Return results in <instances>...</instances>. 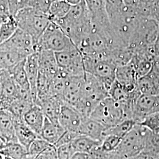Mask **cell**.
<instances>
[{
	"instance_id": "cell-1",
	"label": "cell",
	"mask_w": 159,
	"mask_h": 159,
	"mask_svg": "<svg viewBox=\"0 0 159 159\" xmlns=\"http://www.w3.org/2000/svg\"><path fill=\"white\" fill-rule=\"evenodd\" d=\"M109 96L102 82L93 75L85 73L83 87V98L77 110L84 117H89L97 105Z\"/></svg>"
},
{
	"instance_id": "cell-2",
	"label": "cell",
	"mask_w": 159,
	"mask_h": 159,
	"mask_svg": "<svg viewBox=\"0 0 159 159\" xmlns=\"http://www.w3.org/2000/svg\"><path fill=\"white\" fill-rule=\"evenodd\" d=\"M14 18L17 21L18 28L33 37L35 45L51 21L47 14L30 7L20 11Z\"/></svg>"
},
{
	"instance_id": "cell-3",
	"label": "cell",
	"mask_w": 159,
	"mask_h": 159,
	"mask_svg": "<svg viewBox=\"0 0 159 159\" xmlns=\"http://www.w3.org/2000/svg\"><path fill=\"white\" fill-rule=\"evenodd\" d=\"M152 131L136 124L124 137L114 152L123 159L134 157L140 154L146 148L148 138Z\"/></svg>"
},
{
	"instance_id": "cell-4",
	"label": "cell",
	"mask_w": 159,
	"mask_h": 159,
	"mask_svg": "<svg viewBox=\"0 0 159 159\" xmlns=\"http://www.w3.org/2000/svg\"><path fill=\"white\" fill-rule=\"evenodd\" d=\"M89 117L100 123L106 129L127 119L122 104L110 96L97 105Z\"/></svg>"
},
{
	"instance_id": "cell-5",
	"label": "cell",
	"mask_w": 159,
	"mask_h": 159,
	"mask_svg": "<svg viewBox=\"0 0 159 159\" xmlns=\"http://www.w3.org/2000/svg\"><path fill=\"white\" fill-rule=\"evenodd\" d=\"M74 46V43L62 29L51 21L34 48L35 52L49 50L55 52L68 50Z\"/></svg>"
},
{
	"instance_id": "cell-6",
	"label": "cell",
	"mask_w": 159,
	"mask_h": 159,
	"mask_svg": "<svg viewBox=\"0 0 159 159\" xmlns=\"http://www.w3.org/2000/svg\"><path fill=\"white\" fill-rule=\"evenodd\" d=\"M83 57L85 73L93 75L101 81L108 93L116 80L117 66L102 57L83 55Z\"/></svg>"
},
{
	"instance_id": "cell-7",
	"label": "cell",
	"mask_w": 159,
	"mask_h": 159,
	"mask_svg": "<svg viewBox=\"0 0 159 159\" xmlns=\"http://www.w3.org/2000/svg\"><path fill=\"white\" fill-rule=\"evenodd\" d=\"M54 54L60 70L69 76L84 75L83 57L76 46L68 50L55 52Z\"/></svg>"
},
{
	"instance_id": "cell-8",
	"label": "cell",
	"mask_w": 159,
	"mask_h": 159,
	"mask_svg": "<svg viewBox=\"0 0 159 159\" xmlns=\"http://www.w3.org/2000/svg\"><path fill=\"white\" fill-rule=\"evenodd\" d=\"M34 47L33 37L19 28L10 39L0 44L1 49L17 52L25 58L35 52Z\"/></svg>"
},
{
	"instance_id": "cell-9",
	"label": "cell",
	"mask_w": 159,
	"mask_h": 159,
	"mask_svg": "<svg viewBox=\"0 0 159 159\" xmlns=\"http://www.w3.org/2000/svg\"><path fill=\"white\" fill-rule=\"evenodd\" d=\"M84 76H68L63 91V102L76 110L79 108L83 98Z\"/></svg>"
},
{
	"instance_id": "cell-10",
	"label": "cell",
	"mask_w": 159,
	"mask_h": 159,
	"mask_svg": "<svg viewBox=\"0 0 159 159\" xmlns=\"http://www.w3.org/2000/svg\"><path fill=\"white\" fill-rule=\"evenodd\" d=\"M159 111V95L140 94L134 104L133 120L139 124L150 114Z\"/></svg>"
},
{
	"instance_id": "cell-11",
	"label": "cell",
	"mask_w": 159,
	"mask_h": 159,
	"mask_svg": "<svg viewBox=\"0 0 159 159\" xmlns=\"http://www.w3.org/2000/svg\"><path fill=\"white\" fill-rule=\"evenodd\" d=\"M1 93L0 96L1 109L7 110L19 95V89L8 71L0 74Z\"/></svg>"
},
{
	"instance_id": "cell-12",
	"label": "cell",
	"mask_w": 159,
	"mask_h": 159,
	"mask_svg": "<svg viewBox=\"0 0 159 159\" xmlns=\"http://www.w3.org/2000/svg\"><path fill=\"white\" fill-rule=\"evenodd\" d=\"M84 116L76 109L63 103L58 116V122L64 130L79 134L80 127Z\"/></svg>"
},
{
	"instance_id": "cell-13",
	"label": "cell",
	"mask_w": 159,
	"mask_h": 159,
	"mask_svg": "<svg viewBox=\"0 0 159 159\" xmlns=\"http://www.w3.org/2000/svg\"><path fill=\"white\" fill-rule=\"evenodd\" d=\"M138 77L131 62L117 67L116 81L125 91L132 93L137 90Z\"/></svg>"
},
{
	"instance_id": "cell-14",
	"label": "cell",
	"mask_w": 159,
	"mask_h": 159,
	"mask_svg": "<svg viewBox=\"0 0 159 159\" xmlns=\"http://www.w3.org/2000/svg\"><path fill=\"white\" fill-rule=\"evenodd\" d=\"M25 68L27 74L31 94L35 104L38 102L37 80L39 74V52H35L29 55L25 59Z\"/></svg>"
},
{
	"instance_id": "cell-15",
	"label": "cell",
	"mask_w": 159,
	"mask_h": 159,
	"mask_svg": "<svg viewBox=\"0 0 159 159\" xmlns=\"http://www.w3.org/2000/svg\"><path fill=\"white\" fill-rule=\"evenodd\" d=\"M0 139L6 144L18 142L16 134L14 117L6 110H0Z\"/></svg>"
},
{
	"instance_id": "cell-16",
	"label": "cell",
	"mask_w": 159,
	"mask_h": 159,
	"mask_svg": "<svg viewBox=\"0 0 159 159\" xmlns=\"http://www.w3.org/2000/svg\"><path fill=\"white\" fill-rule=\"evenodd\" d=\"M38 52L39 72L50 78H53L57 75L59 71L54 52L42 50Z\"/></svg>"
},
{
	"instance_id": "cell-17",
	"label": "cell",
	"mask_w": 159,
	"mask_h": 159,
	"mask_svg": "<svg viewBox=\"0 0 159 159\" xmlns=\"http://www.w3.org/2000/svg\"><path fill=\"white\" fill-rule=\"evenodd\" d=\"M14 123L18 142L28 150L31 144L40 136L29 127L23 118L14 117Z\"/></svg>"
},
{
	"instance_id": "cell-18",
	"label": "cell",
	"mask_w": 159,
	"mask_h": 159,
	"mask_svg": "<svg viewBox=\"0 0 159 159\" xmlns=\"http://www.w3.org/2000/svg\"><path fill=\"white\" fill-rule=\"evenodd\" d=\"M45 117L41 107L35 104L25 113L23 119L29 127L40 136Z\"/></svg>"
},
{
	"instance_id": "cell-19",
	"label": "cell",
	"mask_w": 159,
	"mask_h": 159,
	"mask_svg": "<svg viewBox=\"0 0 159 159\" xmlns=\"http://www.w3.org/2000/svg\"><path fill=\"white\" fill-rule=\"evenodd\" d=\"M105 127L89 117H84L80 127L79 134L102 142Z\"/></svg>"
},
{
	"instance_id": "cell-20",
	"label": "cell",
	"mask_w": 159,
	"mask_h": 159,
	"mask_svg": "<svg viewBox=\"0 0 159 159\" xmlns=\"http://www.w3.org/2000/svg\"><path fill=\"white\" fill-rule=\"evenodd\" d=\"M65 132L59 122L52 121L46 117L40 137L47 142L55 145Z\"/></svg>"
},
{
	"instance_id": "cell-21",
	"label": "cell",
	"mask_w": 159,
	"mask_h": 159,
	"mask_svg": "<svg viewBox=\"0 0 159 159\" xmlns=\"http://www.w3.org/2000/svg\"><path fill=\"white\" fill-rule=\"evenodd\" d=\"M102 142L96 140L89 137L80 134L74 138L70 143L71 146L75 153H81L90 154L97 148H99Z\"/></svg>"
},
{
	"instance_id": "cell-22",
	"label": "cell",
	"mask_w": 159,
	"mask_h": 159,
	"mask_svg": "<svg viewBox=\"0 0 159 159\" xmlns=\"http://www.w3.org/2000/svg\"><path fill=\"white\" fill-rule=\"evenodd\" d=\"M25 59L17 64L8 71L18 85L20 91H31L27 74L25 68Z\"/></svg>"
},
{
	"instance_id": "cell-23",
	"label": "cell",
	"mask_w": 159,
	"mask_h": 159,
	"mask_svg": "<svg viewBox=\"0 0 159 159\" xmlns=\"http://www.w3.org/2000/svg\"><path fill=\"white\" fill-rule=\"evenodd\" d=\"M0 154L13 159H29L27 149L18 142L6 144L0 149Z\"/></svg>"
},
{
	"instance_id": "cell-24",
	"label": "cell",
	"mask_w": 159,
	"mask_h": 159,
	"mask_svg": "<svg viewBox=\"0 0 159 159\" xmlns=\"http://www.w3.org/2000/svg\"><path fill=\"white\" fill-rule=\"evenodd\" d=\"M71 6L64 0H56L52 2L47 14L51 21H56L65 17Z\"/></svg>"
},
{
	"instance_id": "cell-25",
	"label": "cell",
	"mask_w": 159,
	"mask_h": 159,
	"mask_svg": "<svg viewBox=\"0 0 159 159\" xmlns=\"http://www.w3.org/2000/svg\"><path fill=\"white\" fill-rule=\"evenodd\" d=\"M34 105V102L18 97L6 110L9 111L14 117L23 118L25 113Z\"/></svg>"
},
{
	"instance_id": "cell-26",
	"label": "cell",
	"mask_w": 159,
	"mask_h": 159,
	"mask_svg": "<svg viewBox=\"0 0 159 159\" xmlns=\"http://www.w3.org/2000/svg\"><path fill=\"white\" fill-rule=\"evenodd\" d=\"M18 29L17 21L10 16L6 18L0 27V44L10 39Z\"/></svg>"
},
{
	"instance_id": "cell-27",
	"label": "cell",
	"mask_w": 159,
	"mask_h": 159,
	"mask_svg": "<svg viewBox=\"0 0 159 159\" xmlns=\"http://www.w3.org/2000/svg\"><path fill=\"white\" fill-rule=\"evenodd\" d=\"M136 124L133 120H125L117 125L106 129L104 132V138L106 136L112 134L123 139Z\"/></svg>"
},
{
	"instance_id": "cell-28",
	"label": "cell",
	"mask_w": 159,
	"mask_h": 159,
	"mask_svg": "<svg viewBox=\"0 0 159 159\" xmlns=\"http://www.w3.org/2000/svg\"><path fill=\"white\" fill-rule=\"evenodd\" d=\"M52 144L47 142L41 137H38L31 144L28 149L30 159H34L36 157L43 153Z\"/></svg>"
},
{
	"instance_id": "cell-29",
	"label": "cell",
	"mask_w": 159,
	"mask_h": 159,
	"mask_svg": "<svg viewBox=\"0 0 159 159\" xmlns=\"http://www.w3.org/2000/svg\"><path fill=\"white\" fill-rule=\"evenodd\" d=\"M123 139L119 137L110 134L104 137L100 146L101 150L104 152H111L118 147Z\"/></svg>"
},
{
	"instance_id": "cell-30",
	"label": "cell",
	"mask_w": 159,
	"mask_h": 159,
	"mask_svg": "<svg viewBox=\"0 0 159 159\" xmlns=\"http://www.w3.org/2000/svg\"><path fill=\"white\" fill-rule=\"evenodd\" d=\"M139 125H143L154 133L159 132V111L146 116Z\"/></svg>"
},
{
	"instance_id": "cell-31",
	"label": "cell",
	"mask_w": 159,
	"mask_h": 159,
	"mask_svg": "<svg viewBox=\"0 0 159 159\" xmlns=\"http://www.w3.org/2000/svg\"><path fill=\"white\" fill-rule=\"evenodd\" d=\"M10 10L12 16L15 17L20 11L31 7V0H9Z\"/></svg>"
},
{
	"instance_id": "cell-32",
	"label": "cell",
	"mask_w": 159,
	"mask_h": 159,
	"mask_svg": "<svg viewBox=\"0 0 159 159\" xmlns=\"http://www.w3.org/2000/svg\"><path fill=\"white\" fill-rule=\"evenodd\" d=\"M108 16L120 10L125 6L124 0H104Z\"/></svg>"
},
{
	"instance_id": "cell-33",
	"label": "cell",
	"mask_w": 159,
	"mask_h": 159,
	"mask_svg": "<svg viewBox=\"0 0 159 159\" xmlns=\"http://www.w3.org/2000/svg\"><path fill=\"white\" fill-rule=\"evenodd\" d=\"M56 148L58 159H70L74 154L70 143L63 144Z\"/></svg>"
},
{
	"instance_id": "cell-34",
	"label": "cell",
	"mask_w": 159,
	"mask_h": 159,
	"mask_svg": "<svg viewBox=\"0 0 159 159\" xmlns=\"http://www.w3.org/2000/svg\"><path fill=\"white\" fill-rule=\"evenodd\" d=\"M11 16L10 10L9 0H0V17L7 18Z\"/></svg>"
},
{
	"instance_id": "cell-35",
	"label": "cell",
	"mask_w": 159,
	"mask_h": 159,
	"mask_svg": "<svg viewBox=\"0 0 159 159\" xmlns=\"http://www.w3.org/2000/svg\"><path fill=\"white\" fill-rule=\"evenodd\" d=\"M154 53L156 56H159V29L158 30L153 47Z\"/></svg>"
},
{
	"instance_id": "cell-36",
	"label": "cell",
	"mask_w": 159,
	"mask_h": 159,
	"mask_svg": "<svg viewBox=\"0 0 159 159\" xmlns=\"http://www.w3.org/2000/svg\"><path fill=\"white\" fill-rule=\"evenodd\" d=\"M70 159H90V156L88 154L75 153H74Z\"/></svg>"
},
{
	"instance_id": "cell-37",
	"label": "cell",
	"mask_w": 159,
	"mask_h": 159,
	"mask_svg": "<svg viewBox=\"0 0 159 159\" xmlns=\"http://www.w3.org/2000/svg\"><path fill=\"white\" fill-rule=\"evenodd\" d=\"M68 4H70L71 6H75L77 4H79L83 0H64Z\"/></svg>"
},
{
	"instance_id": "cell-38",
	"label": "cell",
	"mask_w": 159,
	"mask_h": 159,
	"mask_svg": "<svg viewBox=\"0 0 159 159\" xmlns=\"http://www.w3.org/2000/svg\"><path fill=\"white\" fill-rule=\"evenodd\" d=\"M146 159V155L143 153H142L138 155L137 156H136L134 157L131 158V159Z\"/></svg>"
},
{
	"instance_id": "cell-39",
	"label": "cell",
	"mask_w": 159,
	"mask_h": 159,
	"mask_svg": "<svg viewBox=\"0 0 159 159\" xmlns=\"http://www.w3.org/2000/svg\"><path fill=\"white\" fill-rule=\"evenodd\" d=\"M6 71V69L4 68V67L3 64H2V63L1 62V59H0V74H1V73H2L3 71Z\"/></svg>"
},
{
	"instance_id": "cell-40",
	"label": "cell",
	"mask_w": 159,
	"mask_h": 159,
	"mask_svg": "<svg viewBox=\"0 0 159 159\" xmlns=\"http://www.w3.org/2000/svg\"><path fill=\"white\" fill-rule=\"evenodd\" d=\"M6 18H2V17H0V27H1L3 21H4V20H5Z\"/></svg>"
},
{
	"instance_id": "cell-41",
	"label": "cell",
	"mask_w": 159,
	"mask_h": 159,
	"mask_svg": "<svg viewBox=\"0 0 159 159\" xmlns=\"http://www.w3.org/2000/svg\"><path fill=\"white\" fill-rule=\"evenodd\" d=\"M5 145V143L0 139V149Z\"/></svg>"
},
{
	"instance_id": "cell-42",
	"label": "cell",
	"mask_w": 159,
	"mask_h": 159,
	"mask_svg": "<svg viewBox=\"0 0 159 159\" xmlns=\"http://www.w3.org/2000/svg\"><path fill=\"white\" fill-rule=\"evenodd\" d=\"M4 159H13L8 156H4Z\"/></svg>"
},
{
	"instance_id": "cell-43",
	"label": "cell",
	"mask_w": 159,
	"mask_h": 159,
	"mask_svg": "<svg viewBox=\"0 0 159 159\" xmlns=\"http://www.w3.org/2000/svg\"><path fill=\"white\" fill-rule=\"evenodd\" d=\"M1 83H0V96H1Z\"/></svg>"
},
{
	"instance_id": "cell-44",
	"label": "cell",
	"mask_w": 159,
	"mask_h": 159,
	"mask_svg": "<svg viewBox=\"0 0 159 159\" xmlns=\"http://www.w3.org/2000/svg\"><path fill=\"white\" fill-rule=\"evenodd\" d=\"M0 109H1V107H0Z\"/></svg>"
},
{
	"instance_id": "cell-45",
	"label": "cell",
	"mask_w": 159,
	"mask_h": 159,
	"mask_svg": "<svg viewBox=\"0 0 159 159\" xmlns=\"http://www.w3.org/2000/svg\"><path fill=\"white\" fill-rule=\"evenodd\" d=\"M0 110H1V109H0Z\"/></svg>"
}]
</instances>
